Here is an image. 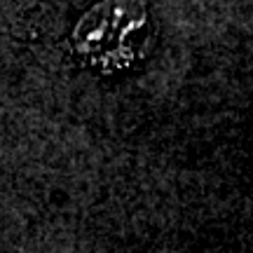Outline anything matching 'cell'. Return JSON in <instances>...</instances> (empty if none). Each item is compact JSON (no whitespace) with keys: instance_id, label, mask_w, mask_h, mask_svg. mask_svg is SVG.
Returning <instances> with one entry per match:
<instances>
[{"instance_id":"cell-1","label":"cell","mask_w":253,"mask_h":253,"mask_svg":"<svg viewBox=\"0 0 253 253\" xmlns=\"http://www.w3.org/2000/svg\"><path fill=\"white\" fill-rule=\"evenodd\" d=\"M153 40L150 14L141 0H103L91 7L73 33L75 52L101 71L134 63Z\"/></svg>"}]
</instances>
